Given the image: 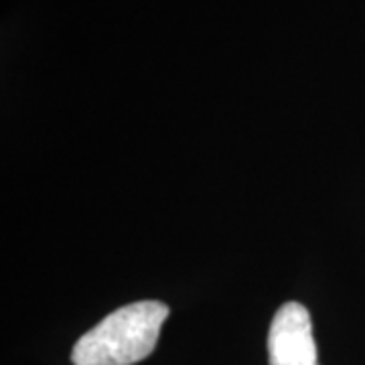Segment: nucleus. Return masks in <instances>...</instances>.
<instances>
[{
  "mask_svg": "<svg viewBox=\"0 0 365 365\" xmlns=\"http://www.w3.org/2000/svg\"><path fill=\"white\" fill-rule=\"evenodd\" d=\"M169 307L158 300L132 302L110 313L76 343V365H132L155 351Z\"/></svg>",
  "mask_w": 365,
  "mask_h": 365,
  "instance_id": "1",
  "label": "nucleus"
},
{
  "mask_svg": "<svg viewBox=\"0 0 365 365\" xmlns=\"http://www.w3.org/2000/svg\"><path fill=\"white\" fill-rule=\"evenodd\" d=\"M270 365H319L313 323L309 311L299 302L282 304L268 333Z\"/></svg>",
  "mask_w": 365,
  "mask_h": 365,
  "instance_id": "2",
  "label": "nucleus"
}]
</instances>
